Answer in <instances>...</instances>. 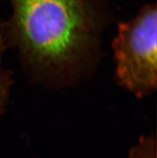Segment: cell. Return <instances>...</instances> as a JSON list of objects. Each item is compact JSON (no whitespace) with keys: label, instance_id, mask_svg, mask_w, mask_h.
Here are the masks:
<instances>
[{"label":"cell","instance_id":"cell-2","mask_svg":"<svg viewBox=\"0 0 157 158\" xmlns=\"http://www.w3.org/2000/svg\"><path fill=\"white\" fill-rule=\"evenodd\" d=\"M111 47L115 77L120 86L138 98L157 88V10L146 4L131 19L119 23Z\"/></svg>","mask_w":157,"mask_h":158},{"label":"cell","instance_id":"cell-3","mask_svg":"<svg viewBox=\"0 0 157 158\" xmlns=\"http://www.w3.org/2000/svg\"><path fill=\"white\" fill-rule=\"evenodd\" d=\"M10 47L5 21L0 19V115L6 108L12 85V76L3 63L4 55Z\"/></svg>","mask_w":157,"mask_h":158},{"label":"cell","instance_id":"cell-1","mask_svg":"<svg viewBox=\"0 0 157 158\" xmlns=\"http://www.w3.org/2000/svg\"><path fill=\"white\" fill-rule=\"evenodd\" d=\"M9 44L40 82L68 86L88 76L100 57L109 19L104 0H10Z\"/></svg>","mask_w":157,"mask_h":158},{"label":"cell","instance_id":"cell-4","mask_svg":"<svg viewBox=\"0 0 157 158\" xmlns=\"http://www.w3.org/2000/svg\"><path fill=\"white\" fill-rule=\"evenodd\" d=\"M128 158H156V139L155 133L142 136L131 148Z\"/></svg>","mask_w":157,"mask_h":158}]
</instances>
